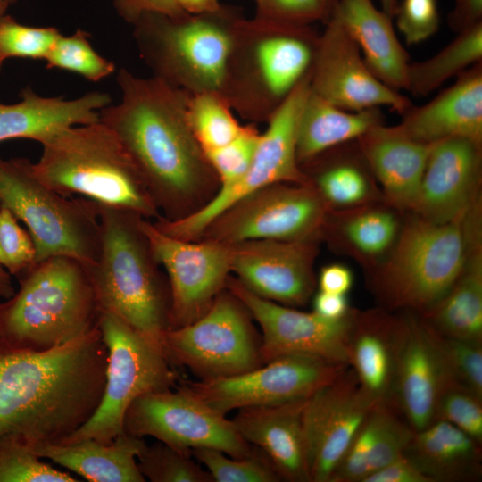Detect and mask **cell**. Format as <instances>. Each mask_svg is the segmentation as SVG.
I'll list each match as a JSON object with an SVG mask.
<instances>
[{"instance_id": "6da1fadb", "label": "cell", "mask_w": 482, "mask_h": 482, "mask_svg": "<svg viewBox=\"0 0 482 482\" xmlns=\"http://www.w3.org/2000/svg\"><path fill=\"white\" fill-rule=\"evenodd\" d=\"M107 355L97 323L42 352L0 341V439L13 437L33 448L77 430L101 401Z\"/></svg>"}, {"instance_id": "7a4b0ae2", "label": "cell", "mask_w": 482, "mask_h": 482, "mask_svg": "<svg viewBox=\"0 0 482 482\" xmlns=\"http://www.w3.org/2000/svg\"><path fill=\"white\" fill-rule=\"evenodd\" d=\"M121 98L99 112L118 137L154 202L169 220L186 214L189 201L219 182L187 119L189 93L157 78L120 69Z\"/></svg>"}, {"instance_id": "3957f363", "label": "cell", "mask_w": 482, "mask_h": 482, "mask_svg": "<svg viewBox=\"0 0 482 482\" xmlns=\"http://www.w3.org/2000/svg\"><path fill=\"white\" fill-rule=\"evenodd\" d=\"M478 198L447 222L436 223L416 213L407 220L386 262L370 278L385 306L422 314L446 294L481 239Z\"/></svg>"}, {"instance_id": "277c9868", "label": "cell", "mask_w": 482, "mask_h": 482, "mask_svg": "<svg viewBox=\"0 0 482 482\" xmlns=\"http://www.w3.org/2000/svg\"><path fill=\"white\" fill-rule=\"evenodd\" d=\"M96 205L101 250L96 263L87 270L98 309L118 317L162 350L163 334L169 329L170 289L140 229L142 216Z\"/></svg>"}, {"instance_id": "5b68a950", "label": "cell", "mask_w": 482, "mask_h": 482, "mask_svg": "<svg viewBox=\"0 0 482 482\" xmlns=\"http://www.w3.org/2000/svg\"><path fill=\"white\" fill-rule=\"evenodd\" d=\"M36 176L64 196L159 219V211L115 133L100 120L60 129L39 142Z\"/></svg>"}, {"instance_id": "8992f818", "label": "cell", "mask_w": 482, "mask_h": 482, "mask_svg": "<svg viewBox=\"0 0 482 482\" xmlns=\"http://www.w3.org/2000/svg\"><path fill=\"white\" fill-rule=\"evenodd\" d=\"M318 37L311 26L243 17L219 94L241 118L266 122L310 72Z\"/></svg>"}, {"instance_id": "52a82bcc", "label": "cell", "mask_w": 482, "mask_h": 482, "mask_svg": "<svg viewBox=\"0 0 482 482\" xmlns=\"http://www.w3.org/2000/svg\"><path fill=\"white\" fill-rule=\"evenodd\" d=\"M0 303V341L42 352L62 345L97 323L99 309L87 268L66 256L36 263Z\"/></svg>"}, {"instance_id": "ba28073f", "label": "cell", "mask_w": 482, "mask_h": 482, "mask_svg": "<svg viewBox=\"0 0 482 482\" xmlns=\"http://www.w3.org/2000/svg\"><path fill=\"white\" fill-rule=\"evenodd\" d=\"M241 11L222 4L204 14L145 12L133 37L152 76L189 94L220 92Z\"/></svg>"}, {"instance_id": "9c48e42d", "label": "cell", "mask_w": 482, "mask_h": 482, "mask_svg": "<svg viewBox=\"0 0 482 482\" xmlns=\"http://www.w3.org/2000/svg\"><path fill=\"white\" fill-rule=\"evenodd\" d=\"M0 205L21 220L36 247V263L66 256L93 267L101 250L97 205L64 196L44 184L26 158L0 156Z\"/></svg>"}, {"instance_id": "30bf717a", "label": "cell", "mask_w": 482, "mask_h": 482, "mask_svg": "<svg viewBox=\"0 0 482 482\" xmlns=\"http://www.w3.org/2000/svg\"><path fill=\"white\" fill-rule=\"evenodd\" d=\"M97 325L107 348L105 385L93 415L60 443H110L122 434L129 405L139 396L175 388L178 375L156 347L118 317L99 311Z\"/></svg>"}, {"instance_id": "8fae6325", "label": "cell", "mask_w": 482, "mask_h": 482, "mask_svg": "<svg viewBox=\"0 0 482 482\" xmlns=\"http://www.w3.org/2000/svg\"><path fill=\"white\" fill-rule=\"evenodd\" d=\"M245 306L223 290L195 321L169 328L161 347L171 364L187 367L198 380L237 375L262 364L261 339Z\"/></svg>"}, {"instance_id": "7c38bea8", "label": "cell", "mask_w": 482, "mask_h": 482, "mask_svg": "<svg viewBox=\"0 0 482 482\" xmlns=\"http://www.w3.org/2000/svg\"><path fill=\"white\" fill-rule=\"evenodd\" d=\"M310 72L298 83L266 121L252 163L236 184L219 191L196 210L175 220H166L167 234L187 240L198 239L207 226L244 196L275 183L312 184L300 168L296 136L300 116L310 92Z\"/></svg>"}, {"instance_id": "4fadbf2b", "label": "cell", "mask_w": 482, "mask_h": 482, "mask_svg": "<svg viewBox=\"0 0 482 482\" xmlns=\"http://www.w3.org/2000/svg\"><path fill=\"white\" fill-rule=\"evenodd\" d=\"M328 208L312 184L275 183L233 204L200 237L226 245L315 239L327 222Z\"/></svg>"}, {"instance_id": "5bb4252c", "label": "cell", "mask_w": 482, "mask_h": 482, "mask_svg": "<svg viewBox=\"0 0 482 482\" xmlns=\"http://www.w3.org/2000/svg\"><path fill=\"white\" fill-rule=\"evenodd\" d=\"M123 431L142 438L152 436L184 451L212 448L234 458L246 457L254 448L240 436L232 420L183 384L137 398L125 413Z\"/></svg>"}, {"instance_id": "9a60e30c", "label": "cell", "mask_w": 482, "mask_h": 482, "mask_svg": "<svg viewBox=\"0 0 482 482\" xmlns=\"http://www.w3.org/2000/svg\"><path fill=\"white\" fill-rule=\"evenodd\" d=\"M348 365L303 353L287 354L237 375L183 385L219 413L304 401Z\"/></svg>"}, {"instance_id": "2e32d148", "label": "cell", "mask_w": 482, "mask_h": 482, "mask_svg": "<svg viewBox=\"0 0 482 482\" xmlns=\"http://www.w3.org/2000/svg\"><path fill=\"white\" fill-rule=\"evenodd\" d=\"M139 226L169 278V328L195 321L226 287L230 272L229 245L205 238L201 242L178 238L144 217Z\"/></svg>"}, {"instance_id": "e0dca14e", "label": "cell", "mask_w": 482, "mask_h": 482, "mask_svg": "<svg viewBox=\"0 0 482 482\" xmlns=\"http://www.w3.org/2000/svg\"><path fill=\"white\" fill-rule=\"evenodd\" d=\"M226 287L262 329V364L283 355L303 353L348 365L347 345L354 309L343 318L332 320L313 311L301 312L260 297L237 279L228 278Z\"/></svg>"}, {"instance_id": "ac0fdd59", "label": "cell", "mask_w": 482, "mask_h": 482, "mask_svg": "<svg viewBox=\"0 0 482 482\" xmlns=\"http://www.w3.org/2000/svg\"><path fill=\"white\" fill-rule=\"evenodd\" d=\"M319 35L310 75V89L328 103L358 112L386 106L403 115L411 101L383 82L366 65L361 51L332 15Z\"/></svg>"}, {"instance_id": "d6986e66", "label": "cell", "mask_w": 482, "mask_h": 482, "mask_svg": "<svg viewBox=\"0 0 482 482\" xmlns=\"http://www.w3.org/2000/svg\"><path fill=\"white\" fill-rule=\"evenodd\" d=\"M378 403L348 366L304 403L302 421L311 482H330L356 432Z\"/></svg>"}, {"instance_id": "ffe728a7", "label": "cell", "mask_w": 482, "mask_h": 482, "mask_svg": "<svg viewBox=\"0 0 482 482\" xmlns=\"http://www.w3.org/2000/svg\"><path fill=\"white\" fill-rule=\"evenodd\" d=\"M229 246L230 271L256 295L290 307L312 296L315 239H256Z\"/></svg>"}, {"instance_id": "44dd1931", "label": "cell", "mask_w": 482, "mask_h": 482, "mask_svg": "<svg viewBox=\"0 0 482 482\" xmlns=\"http://www.w3.org/2000/svg\"><path fill=\"white\" fill-rule=\"evenodd\" d=\"M402 316L392 405L416 432L435 420L438 397L453 381L434 342L430 328L416 312Z\"/></svg>"}, {"instance_id": "7402d4cb", "label": "cell", "mask_w": 482, "mask_h": 482, "mask_svg": "<svg viewBox=\"0 0 482 482\" xmlns=\"http://www.w3.org/2000/svg\"><path fill=\"white\" fill-rule=\"evenodd\" d=\"M481 144L462 137L433 143L413 212L436 222L450 221L478 198Z\"/></svg>"}, {"instance_id": "603a6c76", "label": "cell", "mask_w": 482, "mask_h": 482, "mask_svg": "<svg viewBox=\"0 0 482 482\" xmlns=\"http://www.w3.org/2000/svg\"><path fill=\"white\" fill-rule=\"evenodd\" d=\"M397 128L411 138L433 144L462 137L482 143V65L474 64L421 106H411Z\"/></svg>"}, {"instance_id": "cb8c5ba5", "label": "cell", "mask_w": 482, "mask_h": 482, "mask_svg": "<svg viewBox=\"0 0 482 482\" xmlns=\"http://www.w3.org/2000/svg\"><path fill=\"white\" fill-rule=\"evenodd\" d=\"M306 400L242 408L231 420L240 436L268 457L282 480L311 482L302 421Z\"/></svg>"}, {"instance_id": "d4e9b609", "label": "cell", "mask_w": 482, "mask_h": 482, "mask_svg": "<svg viewBox=\"0 0 482 482\" xmlns=\"http://www.w3.org/2000/svg\"><path fill=\"white\" fill-rule=\"evenodd\" d=\"M357 140L386 200L395 208L413 212L432 144L414 140L396 125L383 123Z\"/></svg>"}, {"instance_id": "484cf974", "label": "cell", "mask_w": 482, "mask_h": 482, "mask_svg": "<svg viewBox=\"0 0 482 482\" xmlns=\"http://www.w3.org/2000/svg\"><path fill=\"white\" fill-rule=\"evenodd\" d=\"M401 328L402 316L383 308L354 312L348 365L361 387L378 403H392Z\"/></svg>"}, {"instance_id": "4316f807", "label": "cell", "mask_w": 482, "mask_h": 482, "mask_svg": "<svg viewBox=\"0 0 482 482\" xmlns=\"http://www.w3.org/2000/svg\"><path fill=\"white\" fill-rule=\"evenodd\" d=\"M21 96L15 104L0 102V142L28 138L39 143L64 128L98 121L100 111L112 104L108 94L96 91L67 100L26 87Z\"/></svg>"}, {"instance_id": "83f0119b", "label": "cell", "mask_w": 482, "mask_h": 482, "mask_svg": "<svg viewBox=\"0 0 482 482\" xmlns=\"http://www.w3.org/2000/svg\"><path fill=\"white\" fill-rule=\"evenodd\" d=\"M330 15L354 40L366 65L381 82L396 91L406 89L409 55L391 16L371 0H337Z\"/></svg>"}, {"instance_id": "f1b7e54d", "label": "cell", "mask_w": 482, "mask_h": 482, "mask_svg": "<svg viewBox=\"0 0 482 482\" xmlns=\"http://www.w3.org/2000/svg\"><path fill=\"white\" fill-rule=\"evenodd\" d=\"M145 445L142 437L123 432L110 443L87 438L31 449L39 458L48 459L89 482H145L137 457Z\"/></svg>"}, {"instance_id": "f546056e", "label": "cell", "mask_w": 482, "mask_h": 482, "mask_svg": "<svg viewBox=\"0 0 482 482\" xmlns=\"http://www.w3.org/2000/svg\"><path fill=\"white\" fill-rule=\"evenodd\" d=\"M481 445L453 424L436 420L414 433L403 454L433 482H474L482 474Z\"/></svg>"}, {"instance_id": "4dcf8cb0", "label": "cell", "mask_w": 482, "mask_h": 482, "mask_svg": "<svg viewBox=\"0 0 482 482\" xmlns=\"http://www.w3.org/2000/svg\"><path fill=\"white\" fill-rule=\"evenodd\" d=\"M380 123H383V116L378 108L358 112L343 110L310 89L297 129L298 163L306 164L330 148L359 139Z\"/></svg>"}, {"instance_id": "1f68e13d", "label": "cell", "mask_w": 482, "mask_h": 482, "mask_svg": "<svg viewBox=\"0 0 482 482\" xmlns=\"http://www.w3.org/2000/svg\"><path fill=\"white\" fill-rule=\"evenodd\" d=\"M471 247L465 264L446 294L419 314L436 332L482 343V245Z\"/></svg>"}, {"instance_id": "d6a6232c", "label": "cell", "mask_w": 482, "mask_h": 482, "mask_svg": "<svg viewBox=\"0 0 482 482\" xmlns=\"http://www.w3.org/2000/svg\"><path fill=\"white\" fill-rule=\"evenodd\" d=\"M482 59V21L467 28L434 56L410 62L406 90L425 96Z\"/></svg>"}, {"instance_id": "836d02e7", "label": "cell", "mask_w": 482, "mask_h": 482, "mask_svg": "<svg viewBox=\"0 0 482 482\" xmlns=\"http://www.w3.org/2000/svg\"><path fill=\"white\" fill-rule=\"evenodd\" d=\"M233 112L218 92L189 95L187 119L204 154L229 144L241 133L244 126Z\"/></svg>"}, {"instance_id": "e575fe53", "label": "cell", "mask_w": 482, "mask_h": 482, "mask_svg": "<svg viewBox=\"0 0 482 482\" xmlns=\"http://www.w3.org/2000/svg\"><path fill=\"white\" fill-rule=\"evenodd\" d=\"M341 232L348 246L357 254L377 258L394 246L399 226L392 212L383 208H363L344 221Z\"/></svg>"}, {"instance_id": "d590c367", "label": "cell", "mask_w": 482, "mask_h": 482, "mask_svg": "<svg viewBox=\"0 0 482 482\" xmlns=\"http://www.w3.org/2000/svg\"><path fill=\"white\" fill-rule=\"evenodd\" d=\"M191 456L189 451L158 441L145 445L137 461L144 478L152 482H213L209 472Z\"/></svg>"}, {"instance_id": "8d00e7d4", "label": "cell", "mask_w": 482, "mask_h": 482, "mask_svg": "<svg viewBox=\"0 0 482 482\" xmlns=\"http://www.w3.org/2000/svg\"><path fill=\"white\" fill-rule=\"evenodd\" d=\"M192 456L205 467L213 482H278L281 478L256 447L243 458H234L212 448L191 450Z\"/></svg>"}, {"instance_id": "74e56055", "label": "cell", "mask_w": 482, "mask_h": 482, "mask_svg": "<svg viewBox=\"0 0 482 482\" xmlns=\"http://www.w3.org/2000/svg\"><path fill=\"white\" fill-rule=\"evenodd\" d=\"M89 34L77 29L72 35H62L45 59L47 69H59L77 73L97 82L115 71V65L98 54L92 47Z\"/></svg>"}, {"instance_id": "f35d334b", "label": "cell", "mask_w": 482, "mask_h": 482, "mask_svg": "<svg viewBox=\"0 0 482 482\" xmlns=\"http://www.w3.org/2000/svg\"><path fill=\"white\" fill-rule=\"evenodd\" d=\"M312 183L328 207H356L372 197L369 177L360 167L350 162L328 166Z\"/></svg>"}, {"instance_id": "ab89813d", "label": "cell", "mask_w": 482, "mask_h": 482, "mask_svg": "<svg viewBox=\"0 0 482 482\" xmlns=\"http://www.w3.org/2000/svg\"><path fill=\"white\" fill-rule=\"evenodd\" d=\"M68 472L42 461L33 450L13 437L0 439V482H78Z\"/></svg>"}, {"instance_id": "60d3db41", "label": "cell", "mask_w": 482, "mask_h": 482, "mask_svg": "<svg viewBox=\"0 0 482 482\" xmlns=\"http://www.w3.org/2000/svg\"><path fill=\"white\" fill-rule=\"evenodd\" d=\"M62 36L54 27H30L9 15L0 20V64L8 58L45 60Z\"/></svg>"}, {"instance_id": "b9f144b4", "label": "cell", "mask_w": 482, "mask_h": 482, "mask_svg": "<svg viewBox=\"0 0 482 482\" xmlns=\"http://www.w3.org/2000/svg\"><path fill=\"white\" fill-rule=\"evenodd\" d=\"M428 327L452 379L482 396V343L446 337Z\"/></svg>"}, {"instance_id": "7bdbcfd3", "label": "cell", "mask_w": 482, "mask_h": 482, "mask_svg": "<svg viewBox=\"0 0 482 482\" xmlns=\"http://www.w3.org/2000/svg\"><path fill=\"white\" fill-rule=\"evenodd\" d=\"M388 403H378L363 421L337 465L330 482H362Z\"/></svg>"}, {"instance_id": "ee69618b", "label": "cell", "mask_w": 482, "mask_h": 482, "mask_svg": "<svg viewBox=\"0 0 482 482\" xmlns=\"http://www.w3.org/2000/svg\"><path fill=\"white\" fill-rule=\"evenodd\" d=\"M436 420L453 424L482 444V396L468 387L448 382L438 397Z\"/></svg>"}, {"instance_id": "f6af8a7d", "label": "cell", "mask_w": 482, "mask_h": 482, "mask_svg": "<svg viewBox=\"0 0 482 482\" xmlns=\"http://www.w3.org/2000/svg\"><path fill=\"white\" fill-rule=\"evenodd\" d=\"M260 134L253 125H245L234 140L205 153L220 184L219 188L229 187L245 176L253 159Z\"/></svg>"}, {"instance_id": "bcb514c9", "label": "cell", "mask_w": 482, "mask_h": 482, "mask_svg": "<svg viewBox=\"0 0 482 482\" xmlns=\"http://www.w3.org/2000/svg\"><path fill=\"white\" fill-rule=\"evenodd\" d=\"M36 262V247L29 231L18 219L0 205V265L11 275H24Z\"/></svg>"}, {"instance_id": "7dc6e473", "label": "cell", "mask_w": 482, "mask_h": 482, "mask_svg": "<svg viewBox=\"0 0 482 482\" xmlns=\"http://www.w3.org/2000/svg\"><path fill=\"white\" fill-rule=\"evenodd\" d=\"M254 17L291 26H311L330 16L335 0H253Z\"/></svg>"}, {"instance_id": "c3c4849f", "label": "cell", "mask_w": 482, "mask_h": 482, "mask_svg": "<svg viewBox=\"0 0 482 482\" xmlns=\"http://www.w3.org/2000/svg\"><path fill=\"white\" fill-rule=\"evenodd\" d=\"M414 433L415 431L398 411L388 403L377 442L369 460L367 476L403 454Z\"/></svg>"}, {"instance_id": "681fc988", "label": "cell", "mask_w": 482, "mask_h": 482, "mask_svg": "<svg viewBox=\"0 0 482 482\" xmlns=\"http://www.w3.org/2000/svg\"><path fill=\"white\" fill-rule=\"evenodd\" d=\"M395 16L398 29L410 45L428 39L439 25L436 0H403Z\"/></svg>"}, {"instance_id": "f907efd6", "label": "cell", "mask_w": 482, "mask_h": 482, "mask_svg": "<svg viewBox=\"0 0 482 482\" xmlns=\"http://www.w3.org/2000/svg\"><path fill=\"white\" fill-rule=\"evenodd\" d=\"M362 482H433L404 454L368 475Z\"/></svg>"}, {"instance_id": "816d5d0a", "label": "cell", "mask_w": 482, "mask_h": 482, "mask_svg": "<svg viewBox=\"0 0 482 482\" xmlns=\"http://www.w3.org/2000/svg\"><path fill=\"white\" fill-rule=\"evenodd\" d=\"M113 4L119 14L130 23L145 12L171 16L185 14L173 0H113Z\"/></svg>"}, {"instance_id": "f5cc1de1", "label": "cell", "mask_w": 482, "mask_h": 482, "mask_svg": "<svg viewBox=\"0 0 482 482\" xmlns=\"http://www.w3.org/2000/svg\"><path fill=\"white\" fill-rule=\"evenodd\" d=\"M352 271L342 264H329L320 272L318 284L320 291L346 295L353 286Z\"/></svg>"}, {"instance_id": "db71d44e", "label": "cell", "mask_w": 482, "mask_h": 482, "mask_svg": "<svg viewBox=\"0 0 482 482\" xmlns=\"http://www.w3.org/2000/svg\"><path fill=\"white\" fill-rule=\"evenodd\" d=\"M482 21V0H455L448 16L449 26L460 32Z\"/></svg>"}, {"instance_id": "11a10c76", "label": "cell", "mask_w": 482, "mask_h": 482, "mask_svg": "<svg viewBox=\"0 0 482 482\" xmlns=\"http://www.w3.org/2000/svg\"><path fill=\"white\" fill-rule=\"evenodd\" d=\"M352 308L346 295L320 291L313 298V312L327 319H340L346 316Z\"/></svg>"}, {"instance_id": "9f6ffc18", "label": "cell", "mask_w": 482, "mask_h": 482, "mask_svg": "<svg viewBox=\"0 0 482 482\" xmlns=\"http://www.w3.org/2000/svg\"><path fill=\"white\" fill-rule=\"evenodd\" d=\"M185 13L191 15L210 13L222 6L220 0H173Z\"/></svg>"}, {"instance_id": "6f0895ef", "label": "cell", "mask_w": 482, "mask_h": 482, "mask_svg": "<svg viewBox=\"0 0 482 482\" xmlns=\"http://www.w3.org/2000/svg\"><path fill=\"white\" fill-rule=\"evenodd\" d=\"M12 275L0 265V298L6 300L15 293Z\"/></svg>"}, {"instance_id": "680465c9", "label": "cell", "mask_w": 482, "mask_h": 482, "mask_svg": "<svg viewBox=\"0 0 482 482\" xmlns=\"http://www.w3.org/2000/svg\"><path fill=\"white\" fill-rule=\"evenodd\" d=\"M380 3L382 11L393 18L399 4L397 0H380Z\"/></svg>"}, {"instance_id": "91938a15", "label": "cell", "mask_w": 482, "mask_h": 482, "mask_svg": "<svg viewBox=\"0 0 482 482\" xmlns=\"http://www.w3.org/2000/svg\"><path fill=\"white\" fill-rule=\"evenodd\" d=\"M12 3H14L13 0H0V20L5 15L7 9ZM2 65L0 64V69Z\"/></svg>"}, {"instance_id": "94428289", "label": "cell", "mask_w": 482, "mask_h": 482, "mask_svg": "<svg viewBox=\"0 0 482 482\" xmlns=\"http://www.w3.org/2000/svg\"><path fill=\"white\" fill-rule=\"evenodd\" d=\"M335 1L337 2V0H335Z\"/></svg>"}, {"instance_id": "6125c7cd", "label": "cell", "mask_w": 482, "mask_h": 482, "mask_svg": "<svg viewBox=\"0 0 482 482\" xmlns=\"http://www.w3.org/2000/svg\"><path fill=\"white\" fill-rule=\"evenodd\" d=\"M13 1L15 2L16 0H13Z\"/></svg>"}]
</instances>
